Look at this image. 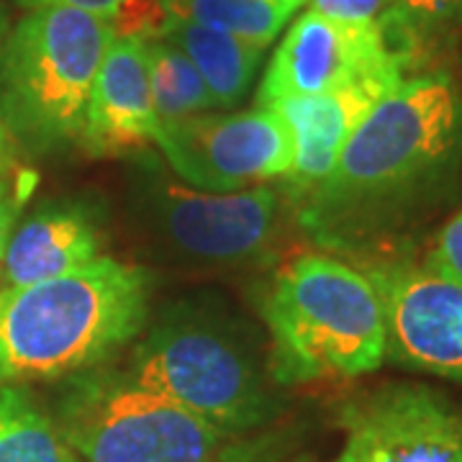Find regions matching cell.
<instances>
[{
  "label": "cell",
  "instance_id": "9a60e30c",
  "mask_svg": "<svg viewBox=\"0 0 462 462\" xmlns=\"http://www.w3.org/2000/svg\"><path fill=\"white\" fill-rule=\"evenodd\" d=\"M154 39L170 42L193 62L214 108L221 111H231L247 98L264 57V50L254 44L172 14H167Z\"/></svg>",
  "mask_w": 462,
  "mask_h": 462
},
{
  "label": "cell",
  "instance_id": "484cf974",
  "mask_svg": "<svg viewBox=\"0 0 462 462\" xmlns=\"http://www.w3.org/2000/svg\"><path fill=\"white\" fill-rule=\"evenodd\" d=\"M8 32H11V16H8L5 3L0 0V44H3V39L8 36Z\"/></svg>",
  "mask_w": 462,
  "mask_h": 462
},
{
  "label": "cell",
  "instance_id": "d6986e66",
  "mask_svg": "<svg viewBox=\"0 0 462 462\" xmlns=\"http://www.w3.org/2000/svg\"><path fill=\"white\" fill-rule=\"evenodd\" d=\"M457 18L460 0H391L378 23L391 50L413 69L421 51Z\"/></svg>",
  "mask_w": 462,
  "mask_h": 462
},
{
  "label": "cell",
  "instance_id": "7a4b0ae2",
  "mask_svg": "<svg viewBox=\"0 0 462 462\" xmlns=\"http://www.w3.org/2000/svg\"><path fill=\"white\" fill-rule=\"evenodd\" d=\"M126 370L229 442L273 430L288 409L267 334L208 293L167 300L149 316Z\"/></svg>",
  "mask_w": 462,
  "mask_h": 462
},
{
  "label": "cell",
  "instance_id": "7c38bea8",
  "mask_svg": "<svg viewBox=\"0 0 462 462\" xmlns=\"http://www.w3.org/2000/svg\"><path fill=\"white\" fill-rule=\"evenodd\" d=\"M401 75H375L319 96L285 98L267 106L281 116L293 142V162L288 175L275 182L291 208L309 199L327 180L349 136L393 88Z\"/></svg>",
  "mask_w": 462,
  "mask_h": 462
},
{
  "label": "cell",
  "instance_id": "4fadbf2b",
  "mask_svg": "<svg viewBox=\"0 0 462 462\" xmlns=\"http://www.w3.org/2000/svg\"><path fill=\"white\" fill-rule=\"evenodd\" d=\"M160 121L152 103L147 39L114 36L93 80L83 144L93 157H116L154 142Z\"/></svg>",
  "mask_w": 462,
  "mask_h": 462
},
{
  "label": "cell",
  "instance_id": "d4e9b609",
  "mask_svg": "<svg viewBox=\"0 0 462 462\" xmlns=\"http://www.w3.org/2000/svg\"><path fill=\"white\" fill-rule=\"evenodd\" d=\"M11 162H14V157H11V136L5 132V126L0 124V175L8 172Z\"/></svg>",
  "mask_w": 462,
  "mask_h": 462
},
{
  "label": "cell",
  "instance_id": "52a82bcc",
  "mask_svg": "<svg viewBox=\"0 0 462 462\" xmlns=\"http://www.w3.org/2000/svg\"><path fill=\"white\" fill-rule=\"evenodd\" d=\"M47 409L80 462H229L226 437L118 365L57 380Z\"/></svg>",
  "mask_w": 462,
  "mask_h": 462
},
{
  "label": "cell",
  "instance_id": "3957f363",
  "mask_svg": "<svg viewBox=\"0 0 462 462\" xmlns=\"http://www.w3.org/2000/svg\"><path fill=\"white\" fill-rule=\"evenodd\" d=\"M147 319V270L111 254L51 281L0 288V388L111 363Z\"/></svg>",
  "mask_w": 462,
  "mask_h": 462
},
{
  "label": "cell",
  "instance_id": "ffe728a7",
  "mask_svg": "<svg viewBox=\"0 0 462 462\" xmlns=\"http://www.w3.org/2000/svg\"><path fill=\"white\" fill-rule=\"evenodd\" d=\"M229 462H316L309 452L298 449L288 434L260 431L229 447Z\"/></svg>",
  "mask_w": 462,
  "mask_h": 462
},
{
  "label": "cell",
  "instance_id": "8992f818",
  "mask_svg": "<svg viewBox=\"0 0 462 462\" xmlns=\"http://www.w3.org/2000/svg\"><path fill=\"white\" fill-rule=\"evenodd\" d=\"M108 18L78 8H33L0 44V124L36 154L83 144Z\"/></svg>",
  "mask_w": 462,
  "mask_h": 462
},
{
  "label": "cell",
  "instance_id": "30bf717a",
  "mask_svg": "<svg viewBox=\"0 0 462 462\" xmlns=\"http://www.w3.org/2000/svg\"><path fill=\"white\" fill-rule=\"evenodd\" d=\"M334 462H462V409L421 383H385L339 409Z\"/></svg>",
  "mask_w": 462,
  "mask_h": 462
},
{
  "label": "cell",
  "instance_id": "5b68a950",
  "mask_svg": "<svg viewBox=\"0 0 462 462\" xmlns=\"http://www.w3.org/2000/svg\"><path fill=\"white\" fill-rule=\"evenodd\" d=\"M126 224L152 263L182 273H234L273 257L291 203L278 185L206 193L154 157L126 172Z\"/></svg>",
  "mask_w": 462,
  "mask_h": 462
},
{
  "label": "cell",
  "instance_id": "9c48e42d",
  "mask_svg": "<svg viewBox=\"0 0 462 462\" xmlns=\"http://www.w3.org/2000/svg\"><path fill=\"white\" fill-rule=\"evenodd\" d=\"M385 316V360L462 383V282L424 263L385 260L363 270Z\"/></svg>",
  "mask_w": 462,
  "mask_h": 462
},
{
  "label": "cell",
  "instance_id": "4316f807",
  "mask_svg": "<svg viewBox=\"0 0 462 462\" xmlns=\"http://www.w3.org/2000/svg\"><path fill=\"white\" fill-rule=\"evenodd\" d=\"M460 18H462V0H460Z\"/></svg>",
  "mask_w": 462,
  "mask_h": 462
},
{
  "label": "cell",
  "instance_id": "5bb4252c",
  "mask_svg": "<svg viewBox=\"0 0 462 462\" xmlns=\"http://www.w3.org/2000/svg\"><path fill=\"white\" fill-rule=\"evenodd\" d=\"M106 254V229L88 199H60L39 206L18 224L3 260L0 288L51 281Z\"/></svg>",
  "mask_w": 462,
  "mask_h": 462
},
{
  "label": "cell",
  "instance_id": "8fae6325",
  "mask_svg": "<svg viewBox=\"0 0 462 462\" xmlns=\"http://www.w3.org/2000/svg\"><path fill=\"white\" fill-rule=\"evenodd\" d=\"M411 67L391 50L378 21L345 23L314 11L291 21L264 69L257 108L300 96H319L375 75L409 78Z\"/></svg>",
  "mask_w": 462,
  "mask_h": 462
},
{
  "label": "cell",
  "instance_id": "ba28073f",
  "mask_svg": "<svg viewBox=\"0 0 462 462\" xmlns=\"http://www.w3.org/2000/svg\"><path fill=\"white\" fill-rule=\"evenodd\" d=\"M165 165L206 193H239L278 182L293 162V142L270 108L199 114L154 132Z\"/></svg>",
  "mask_w": 462,
  "mask_h": 462
},
{
  "label": "cell",
  "instance_id": "6da1fadb",
  "mask_svg": "<svg viewBox=\"0 0 462 462\" xmlns=\"http://www.w3.org/2000/svg\"><path fill=\"white\" fill-rule=\"evenodd\" d=\"M460 185L462 88L452 72L430 69L375 103L293 216L334 257L385 263L455 203Z\"/></svg>",
  "mask_w": 462,
  "mask_h": 462
},
{
  "label": "cell",
  "instance_id": "277c9868",
  "mask_svg": "<svg viewBox=\"0 0 462 462\" xmlns=\"http://www.w3.org/2000/svg\"><path fill=\"white\" fill-rule=\"evenodd\" d=\"M281 388L352 380L385 363V316L363 270L329 252H300L281 264L257 298Z\"/></svg>",
  "mask_w": 462,
  "mask_h": 462
},
{
  "label": "cell",
  "instance_id": "cb8c5ba5",
  "mask_svg": "<svg viewBox=\"0 0 462 462\" xmlns=\"http://www.w3.org/2000/svg\"><path fill=\"white\" fill-rule=\"evenodd\" d=\"M26 8H78V11H88L96 16L111 18L126 5V0H16Z\"/></svg>",
  "mask_w": 462,
  "mask_h": 462
},
{
  "label": "cell",
  "instance_id": "2e32d148",
  "mask_svg": "<svg viewBox=\"0 0 462 462\" xmlns=\"http://www.w3.org/2000/svg\"><path fill=\"white\" fill-rule=\"evenodd\" d=\"M0 462H80L47 403L26 385L0 388Z\"/></svg>",
  "mask_w": 462,
  "mask_h": 462
},
{
  "label": "cell",
  "instance_id": "e0dca14e",
  "mask_svg": "<svg viewBox=\"0 0 462 462\" xmlns=\"http://www.w3.org/2000/svg\"><path fill=\"white\" fill-rule=\"evenodd\" d=\"M172 16L196 21L267 50L309 0H160Z\"/></svg>",
  "mask_w": 462,
  "mask_h": 462
},
{
  "label": "cell",
  "instance_id": "ac0fdd59",
  "mask_svg": "<svg viewBox=\"0 0 462 462\" xmlns=\"http://www.w3.org/2000/svg\"><path fill=\"white\" fill-rule=\"evenodd\" d=\"M147 65L152 103L160 124L214 111V100L199 69L178 47L165 39H147Z\"/></svg>",
  "mask_w": 462,
  "mask_h": 462
},
{
  "label": "cell",
  "instance_id": "7402d4cb",
  "mask_svg": "<svg viewBox=\"0 0 462 462\" xmlns=\"http://www.w3.org/2000/svg\"><path fill=\"white\" fill-rule=\"evenodd\" d=\"M33 178L29 172H21L16 180H11L5 172L0 175V278H3V260H5V249L11 242V234L18 224V211L23 206V200L32 190Z\"/></svg>",
  "mask_w": 462,
  "mask_h": 462
},
{
  "label": "cell",
  "instance_id": "603a6c76",
  "mask_svg": "<svg viewBox=\"0 0 462 462\" xmlns=\"http://www.w3.org/2000/svg\"><path fill=\"white\" fill-rule=\"evenodd\" d=\"M309 5H311L309 11L331 18V21L373 23L388 11L391 0H309Z\"/></svg>",
  "mask_w": 462,
  "mask_h": 462
},
{
  "label": "cell",
  "instance_id": "44dd1931",
  "mask_svg": "<svg viewBox=\"0 0 462 462\" xmlns=\"http://www.w3.org/2000/svg\"><path fill=\"white\" fill-rule=\"evenodd\" d=\"M424 264L462 282V211L452 216L434 236V245L424 254Z\"/></svg>",
  "mask_w": 462,
  "mask_h": 462
}]
</instances>
